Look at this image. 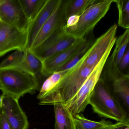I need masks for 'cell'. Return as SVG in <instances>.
<instances>
[{
    "instance_id": "obj_1",
    "label": "cell",
    "mask_w": 129,
    "mask_h": 129,
    "mask_svg": "<svg viewBox=\"0 0 129 129\" xmlns=\"http://www.w3.org/2000/svg\"><path fill=\"white\" fill-rule=\"evenodd\" d=\"M39 88V79L19 66L0 68V90L3 94L19 100Z\"/></svg>"
},
{
    "instance_id": "obj_2",
    "label": "cell",
    "mask_w": 129,
    "mask_h": 129,
    "mask_svg": "<svg viewBox=\"0 0 129 129\" xmlns=\"http://www.w3.org/2000/svg\"><path fill=\"white\" fill-rule=\"evenodd\" d=\"M94 112L100 117L117 121L129 118V113L111 93L101 78L96 84L89 100Z\"/></svg>"
},
{
    "instance_id": "obj_3",
    "label": "cell",
    "mask_w": 129,
    "mask_h": 129,
    "mask_svg": "<svg viewBox=\"0 0 129 129\" xmlns=\"http://www.w3.org/2000/svg\"><path fill=\"white\" fill-rule=\"evenodd\" d=\"M100 78L123 108L129 113V74L121 71L115 60L109 56Z\"/></svg>"
},
{
    "instance_id": "obj_4",
    "label": "cell",
    "mask_w": 129,
    "mask_h": 129,
    "mask_svg": "<svg viewBox=\"0 0 129 129\" xmlns=\"http://www.w3.org/2000/svg\"><path fill=\"white\" fill-rule=\"evenodd\" d=\"M113 47L107 50L77 93L64 105L72 115L83 112L89 105L91 94L100 78L104 65Z\"/></svg>"
},
{
    "instance_id": "obj_5",
    "label": "cell",
    "mask_w": 129,
    "mask_h": 129,
    "mask_svg": "<svg viewBox=\"0 0 129 129\" xmlns=\"http://www.w3.org/2000/svg\"><path fill=\"white\" fill-rule=\"evenodd\" d=\"M114 0L99 1L87 8L80 16L77 24L66 28L69 34L76 38H84L93 31L95 26L105 17Z\"/></svg>"
},
{
    "instance_id": "obj_6",
    "label": "cell",
    "mask_w": 129,
    "mask_h": 129,
    "mask_svg": "<svg viewBox=\"0 0 129 129\" xmlns=\"http://www.w3.org/2000/svg\"><path fill=\"white\" fill-rule=\"evenodd\" d=\"M78 38L69 34L66 26L59 29L39 46L30 50L41 61L71 47Z\"/></svg>"
},
{
    "instance_id": "obj_7",
    "label": "cell",
    "mask_w": 129,
    "mask_h": 129,
    "mask_svg": "<svg viewBox=\"0 0 129 129\" xmlns=\"http://www.w3.org/2000/svg\"><path fill=\"white\" fill-rule=\"evenodd\" d=\"M117 29L113 25L104 34L95 40L83 56L79 60L82 67L95 66L98 64L107 50L115 43Z\"/></svg>"
},
{
    "instance_id": "obj_8",
    "label": "cell",
    "mask_w": 129,
    "mask_h": 129,
    "mask_svg": "<svg viewBox=\"0 0 129 129\" xmlns=\"http://www.w3.org/2000/svg\"><path fill=\"white\" fill-rule=\"evenodd\" d=\"M28 33L0 21V56L13 50L28 49Z\"/></svg>"
},
{
    "instance_id": "obj_9",
    "label": "cell",
    "mask_w": 129,
    "mask_h": 129,
    "mask_svg": "<svg viewBox=\"0 0 129 129\" xmlns=\"http://www.w3.org/2000/svg\"><path fill=\"white\" fill-rule=\"evenodd\" d=\"M68 1L58 0L52 13L38 34L29 49L37 47L58 30L66 26L68 20L66 12Z\"/></svg>"
},
{
    "instance_id": "obj_10",
    "label": "cell",
    "mask_w": 129,
    "mask_h": 129,
    "mask_svg": "<svg viewBox=\"0 0 129 129\" xmlns=\"http://www.w3.org/2000/svg\"><path fill=\"white\" fill-rule=\"evenodd\" d=\"M0 21L27 32L30 25L19 0H1Z\"/></svg>"
},
{
    "instance_id": "obj_11",
    "label": "cell",
    "mask_w": 129,
    "mask_h": 129,
    "mask_svg": "<svg viewBox=\"0 0 129 129\" xmlns=\"http://www.w3.org/2000/svg\"><path fill=\"white\" fill-rule=\"evenodd\" d=\"M86 40V36L84 38H78L68 49L49 57L42 62V76L48 77L54 72L59 71L77 54L85 44Z\"/></svg>"
},
{
    "instance_id": "obj_12",
    "label": "cell",
    "mask_w": 129,
    "mask_h": 129,
    "mask_svg": "<svg viewBox=\"0 0 129 129\" xmlns=\"http://www.w3.org/2000/svg\"><path fill=\"white\" fill-rule=\"evenodd\" d=\"M0 108L12 129H28L27 117L19 105V100L6 94L1 96Z\"/></svg>"
},
{
    "instance_id": "obj_13",
    "label": "cell",
    "mask_w": 129,
    "mask_h": 129,
    "mask_svg": "<svg viewBox=\"0 0 129 129\" xmlns=\"http://www.w3.org/2000/svg\"><path fill=\"white\" fill-rule=\"evenodd\" d=\"M58 0H47L35 19L30 24L28 33V49L30 48L38 34L54 10Z\"/></svg>"
},
{
    "instance_id": "obj_14",
    "label": "cell",
    "mask_w": 129,
    "mask_h": 129,
    "mask_svg": "<svg viewBox=\"0 0 129 129\" xmlns=\"http://www.w3.org/2000/svg\"><path fill=\"white\" fill-rule=\"evenodd\" d=\"M73 117L77 129H111L120 125L124 121L114 124L105 119L100 121H94L86 118L80 114L74 115Z\"/></svg>"
},
{
    "instance_id": "obj_15",
    "label": "cell",
    "mask_w": 129,
    "mask_h": 129,
    "mask_svg": "<svg viewBox=\"0 0 129 129\" xmlns=\"http://www.w3.org/2000/svg\"><path fill=\"white\" fill-rule=\"evenodd\" d=\"M55 129H77L73 115L64 105H54Z\"/></svg>"
},
{
    "instance_id": "obj_16",
    "label": "cell",
    "mask_w": 129,
    "mask_h": 129,
    "mask_svg": "<svg viewBox=\"0 0 129 129\" xmlns=\"http://www.w3.org/2000/svg\"><path fill=\"white\" fill-rule=\"evenodd\" d=\"M19 67L31 73L39 79L41 76L42 62L30 50L27 49Z\"/></svg>"
},
{
    "instance_id": "obj_17",
    "label": "cell",
    "mask_w": 129,
    "mask_h": 129,
    "mask_svg": "<svg viewBox=\"0 0 129 129\" xmlns=\"http://www.w3.org/2000/svg\"><path fill=\"white\" fill-rule=\"evenodd\" d=\"M47 0H19L23 11L30 24L35 19Z\"/></svg>"
},
{
    "instance_id": "obj_18",
    "label": "cell",
    "mask_w": 129,
    "mask_h": 129,
    "mask_svg": "<svg viewBox=\"0 0 129 129\" xmlns=\"http://www.w3.org/2000/svg\"><path fill=\"white\" fill-rule=\"evenodd\" d=\"M98 0H69L66 8L67 18L72 16H80Z\"/></svg>"
},
{
    "instance_id": "obj_19",
    "label": "cell",
    "mask_w": 129,
    "mask_h": 129,
    "mask_svg": "<svg viewBox=\"0 0 129 129\" xmlns=\"http://www.w3.org/2000/svg\"><path fill=\"white\" fill-rule=\"evenodd\" d=\"M68 71L67 69L56 72L48 77L40 88L39 94L37 96L38 99L40 100L48 92L55 86L61 79L66 75Z\"/></svg>"
},
{
    "instance_id": "obj_20",
    "label": "cell",
    "mask_w": 129,
    "mask_h": 129,
    "mask_svg": "<svg viewBox=\"0 0 129 129\" xmlns=\"http://www.w3.org/2000/svg\"><path fill=\"white\" fill-rule=\"evenodd\" d=\"M129 28L126 29L124 33L116 39L115 47L111 56L118 64L127 47L129 46Z\"/></svg>"
},
{
    "instance_id": "obj_21",
    "label": "cell",
    "mask_w": 129,
    "mask_h": 129,
    "mask_svg": "<svg viewBox=\"0 0 129 129\" xmlns=\"http://www.w3.org/2000/svg\"><path fill=\"white\" fill-rule=\"evenodd\" d=\"M118 12V25L129 28V0H114Z\"/></svg>"
},
{
    "instance_id": "obj_22",
    "label": "cell",
    "mask_w": 129,
    "mask_h": 129,
    "mask_svg": "<svg viewBox=\"0 0 129 129\" xmlns=\"http://www.w3.org/2000/svg\"><path fill=\"white\" fill-rule=\"evenodd\" d=\"M25 51L16 50L1 62L0 63V68L20 66L24 57Z\"/></svg>"
},
{
    "instance_id": "obj_23",
    "label": "cell",
    "mask_w": 129,
    "mask_h": 129,
    "mask_svg": "<svg viewBox=\"0 0 129 129\" xmlns=\"http://www.w3.org/2000/svg\"><path fill=\"white\" fill-rule=\"evenodd\" d=\"M129 63V46L127 47L121 59L118 67L119 70L123 72L128 68Z\"/></svg>"
},
{
    "instance_id": "obj_24",
    "label": "cell",
    "mask_w": 129,
    "mask_h": 129,
    "mask_svg": "<svg viewBox=\"0 0 129 129\" xmlns=\"http://www.w3.org/2000/svg\"><path fill=\"white\" fill-rule=\"evenodd\" d=\"M0 129H12L5 115L0 108Z\"/></svg>"
},
{
    "instance_id": "obj_25",
    "label": "cell",
    "mask_w": 129,
    "mask_h": 129,
    "mask_svg": "<svg viewBox=\"0 0 129 129\" xmlns=\"http://www.w3.org/2000/svg\"><path fill=\"white\" fill-rule=\"evenodd\" d=\"M80 16H72L69 17L67 20L66 27H70L77 24L79 21Z\"/></svg>"
},
{
    "instance_id": "obj_26",
    "label": "cell",
    "mask_w": 129,
    "mask_h": 129,
    "mask_svg": "<svg viewBox=\"0 0 129 129\" xmlns=\"http://www.w3.org/2000/svg\"><path fill=\"white\" fill-rule=\"evenodd\" d=\"M111 129H129V119L124 121L120 125Z\"/></svg>"
},
{
    "instance_id": "obj_27",
    "label": "cell",
    "mask_w": 129,
    "mask_h": 129,
    "mask_svg": "<svg viewBox=\"0 0 129 129\" xmlns=\"http://www.w3.org/2000/svg\"><path fill=\"white\" fill-rule=\"evenodd\" d=\"M34 129H38V128H35Z\"/></svg>"
},
{
    "instance_id": "obj_28",
    "label": "cell",
    "mask_w": 129,
    "mask_h": 129,
    "mask_svg": "<svg viewBox=\"0 0 129 129\" xmlns=\"http://www.w3.org/2000/svg\"><path fill=\"white\" fill-rule=\"evenodd\" d=\"M0 1H1V0H0Z\"/></svg>"
}]
</instances>
